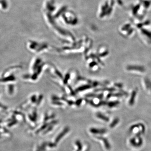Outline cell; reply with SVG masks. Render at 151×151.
<instances>
[]
</instances>
